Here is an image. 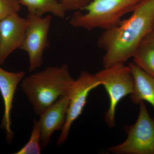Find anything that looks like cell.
<instances>
[{"instance_id":"1","label":"cell","mask_w":154,"mask_h":154,"mask_svg":"<svg viewBox=\"0 0 154 154\" xmlns=\"http://www.w3.org/2000/svg\"><path fill=\"white\" fill-rule=\"evenodd\" d=\"M132 13L117 26L104 30L98 38V46L105 52L103 67L124 63L132 58L140 42L152 31L154 0H142Z\"/></svg>"},{"instance_id":"2","label":"cell","mask_w":154,"mask_h":154,"mask_svg":"<svg viewBox=\"0 0 154 154\" xmlns=\"http://www.w3.org/2000/svg\"><path fill=\"white\" fill-rule=\"evenodd\" d=\"M74 82L67 65L64 63L47 67L24 77L21 88L34 113L39 116L61 97L69 95Z\"/></svg>"},{"instance_id":"3","label":"cell","mask_w":154,"mask_h":154,"mask_svg":"<svg viewBox=\"0 0 154 154\" xmlns=\"http://www.w3.org/2000/svg\"><path fill=\"white\" fill-rule=\"evenodd\" d=\"M142 0H93L82 11L72 17L69 24L75 28L104 30L117 26L126 14L132 12Z\"/></svg>"},{"instance_id":"4","label":"cell","mask_w":154,"mask_h":154,"mask_svg":"<svg viewBox=\"0 0 154 154\" xmlns=\"http://www.w3.org/2000/svg\"><path fill=\"white\" fill-rule=\"evenodd\" d=\"M95 75L109 96L110 103L105 113V119L108 126L112 128L115 126L116 111L118 103L133 92V77L129 67L122 63L104 68Z\"/></svg>"},{"instance_id":"5","label":"cell","mask_w":154,"mask_h":154,"mask_svg":"<svg viewBox=\"0 0 154 154\" xmlns=\"http://www.w3.org/2000/svg\"><path fill=\"white\" fill-rule=\"evenodd\" d=\"M140 105L139 113L134 124L126 126L127 137L109 151L115 154H154V119L149 114L144 102Z\"/></svg>"},{"instance_id":"6","label":"cell","mask_w":154,"mask_h":154,"mask_svg":"<svg viewBox=\"0 0 154 154\" xmlns=\"http://www.w3.org/2000/svg\"><path fill=\"white\" fill-rule=\"evenodd\" d=\"M28 25L20 49L27 52L29 57V70L32 72L41 66L42 56L49 46L48 33L52 16L39 17L28 14Z\"/></svg>"},{"instance_id":"7","label":"cell","mask_w":154,"mask_h":154,"mask_svg":"<svg viewBox=\"0 0 154 154\" xmlns=\"http://www.w3.org/2000/svg\"><path fill=\"white\" fill-rule=\"evenodd\" d=\"M101 82L96 75L84 71L74 80L69 94V103L66 119L57 141V145L60 146L66 142L72 125L82 113L90 92L98 86Z\"/></svg>"},{"instance_id":"8","label":"cell","mask_w":154,"mask_h":154,"mask_svg":"<svg viewBox=\"0 0 154 154\" xmlns=\"http://www.w3.org/2000/svg\"><path fill=\"white\" fill-rule=\"evenodd\" d=\"M27 18L13 14L0 21V65L21 48L28 25Z\"/></svg>"},{"instance_id":"9","label":"cell","mask_w":154,"mask_h":154,"mask_svg":"<svg viewBox=\"0 0 154 154\" xmlns=\"http://www.w3.org/2000/svg\"><path fill=\"white\" fill-rule=\"evenodd\" d=\"M69 103V95L60 98L39 116V126L42 149H45L50 143L53 134L61 130L66 119Z\"/></svg>"},{"instance_id":"10","label":"cell","mask_w":154,"mask_h":154,"mask_svg":"<svg viewBox=\"0 0 154 154\" xmlns=\"http://www.w3.org/2000/svg\"><path fill=\"white\" fill-rule=\"evenodd\" d=\"M25 72H10L0 67V93L4 102V113L1 126L5 131L6 139L11 142L14 133L11 130V112L15 92L25 76Z\"/></svg>"},{"instance_id":"11","label":"cell","mask_w":154,"mask_h":154,"mask_svg":"<svg viewBox=\"0 0 154 154\" xmlns=\"http://www.w3.org/2000/svg\"><path fill=\"white\" fill-rule=\"evenodd\" d=\"M134 80V89L131 94V102L139 105L141 102H149L154 108V77L147 73L134 63L128 64Z\"/></svg>"},{"instance_id":"12","label":"cell","mask_w":154,"mask_h":154,"mask_svg":"<svg viewBox=\"0 0 154 154\" xmlns=\"http://www.w3.org/2000/svg\"><path fill=\"white\" fill-rule=\"evenodd\" d=\"M134 63L154 77V32L144 37L137 48L133 56Z\"/></svg>"},{"instance_id":"13","label":"cell","mask_w":154,"mask_h":154,"mask_svg":"<svg viewBox=\"0 0 154 154\" xmlns=\"http://www.w3.org/2000/svg\"><path fill=\"white\" fill-rule=\"evenodd\" d=\"M21 5L28 9V14L42 17L45 14H51L63 19L66 12L59 1L57 0H19Z\"/></svg>"},{"instance_id":"14","label":"cell","mask_w":154,"mask_h":154,"mask_svg":"<svg viewBox=\"0 0 154 154\" xmlns=\"http://www.w3.org/2000/svg\"><path fill=\"white\" fill-rule=\"evenodd\" d=\"M41 136L38 121L34 120L33 129L27 143L15 154H40L41 153Z\"/></svg>"},{"instance_id":"15","label":"cell","mask_w":154,"mask_h":154,"mask_svg":"<svg viewBox=\"0 0 154 154\" xmlns=\"http://www.w3.org/2000/svg\"><path fill=\"white\" fill-rule=\"evenodd\" d=\"M21 5L19 0H0V21L11 15L18 14Z\"/></svg>"},{"instance_id":"16","label":"cell","mask_w":154,"mask_h":154,"mask_svg":"<svg viewBox=\"0 0 154 154\" xmlns=\"http://www.w3.org/2000/svg\"><path fill=\"white\" fill-rule=\"evenodd\" d=\"M93 0H59L66 12L82 11Z\"/></svg>"},{"instance_id":"17","label":"cell","mask_w":154,"mask_h":154,"mask_svg":"<svg viewBox=\"0 0 154 154\" xmlns=\"http://www.w3.org/2000/svg\"><path fill=\"white\" fill-rule=\"evenodd\" d=\"M152 31L154 32V19L153 22V25H152Z\"/></svg>"}]
</instances>
